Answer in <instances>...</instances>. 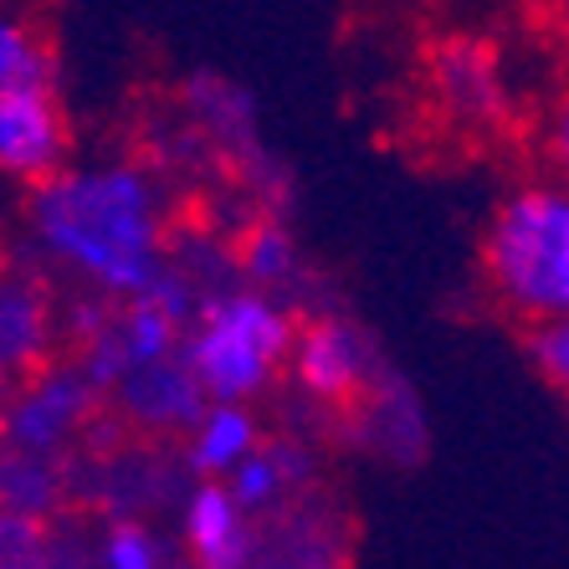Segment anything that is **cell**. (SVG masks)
<instances>
[{
  "label": "cell",
  "mask_w": 569,
  "mask_h": 569,
  "mask_svg": "<svg viewBox=\"0 0 569 569\" xmlns=\"http://www.w3.org/2000/svg\"><path fill=\"white\" fill-rule=\"evenodd\" d=\"M31 231L78 278L108 298H133L164 267L159 252V200L144 170H52L31 190Z\"/></svg>",
  "instance_id": "6da1fadb"
},
{
  "label": "cell",
  "mask_w": 569,
  "mask_h": 569,
  "mask_svg": "<svg viewBox=\"0 0 569 569\" xmlns=\"http://www.w3.org/2000/svg\"><path fill=\"white\" fill-rule=\"evenodd\" d=\"M292 349V318L267 292H211L200 298L190 329L180 333L174 355L206 390V400L247 406L262 396L278 365Z\"/></svg>",
  "instance_id": "7a4b0ae2"
},
{
  "label": "cell",
  "mask_w": 569,
  "mask_h": 569,
  "mask_svg": "<svg viewBox=\"0 0 569 569\" xmlns=\"http://www.w3.org/2000/svg\"><path fill=\"white\" fill-rule=\"evenodd\" d=\"M492 292L523 318H559L569 308V200L559 186H529L492 211L482 237Z\"/></svg>",
  "instance_id": "3957f363"
},
{
  "label": "cell",
  "mask_w": 569,
  "mask_h": 569,
  "mask_svg": "<svg viewBox=\"0 0 569 569\" xmlns=\"http://www.w3.org/2000/svg\"><path fill=\"white\" fill-rule=\"evenodd\" d=\"M186 108H190V123H196L200 139H211L216 154L252 174L257 190L267 196V206H288L292 180L278 159L262 149L257 103L247 88H237L231 78H216V72H196V78H186Z\"/></svg>",
  "instance_id": "277c9868"
},
{
  "label": "cell",
  "mask_w": 569,
  "mask_h": 569,
  "mask_svg": "<svg viewBox=\"0 0 569 569\" xmlns=\"http://www.w3.org/2000/svg\"><path fill=\"white\" fill-rule=\"evenodd\" d=\"M93 416L98 390L78 365H37L21 385V396L0 406V437H6V447L57 457Z\"/></svg>",
  "instance_id": "5b68a950"
},
{
  "label": "cell",
  "mask_w": 569,
  "mask_h": 569,
  "mask_svg": "<svg viewBox=\"0 0 569 569\" xmlns=\"http://www.w3.org/2000/svg\"><path fill=\"white\" fill-rule=\"evenodd\" d=\"M288 359L298 390L323 400V406H349L380 370V349L349 318H313L303 329H292Z\"/></svg>",
  "instance_id": "8992f818"
},
{
  "label": "cell",
  "mask_w": 569,
  "mask_h": 569,
  "mask_svg": "<svg viewBox=\"0 0 569 569\" xmlns=\"http://www.w3.org/2000/svg\"><path fill=\"white\" fill-rule=\"evenodd\" d=\"M67 119L52 82H27L0 93V174L11 180H47L62 170Z\"/></svg>",
  "instance_id": "52a82bcc"
},
{
  "label": "cell",
  "mask_w": 569,
  "mask_h": 569,
  "mask_svg": "<svg viewBox=\"0 0 569 569\" xmlns=\"http://www.w3.org/2000/svg\"><path fill=\"white\" fill-rule=\"evenodd\" d=\"M247 569H349V539L339 529V513L298 492L278 513H267V529L252 533Z\"/></svg>",
  "instance_id": "ba28073f"
},
{
  "label": "cell",
  "mask_w": 569,
  "mask_h": 569,
  "mask_svg": "<svg viewBox=\"0 0 569 569\" xmlns=\"http://www.w3.org/2000/svg\"><path fill=\"white\" fill-rule=\"evenodd\" d=\"M108 396L119 400L123 421L144 426V431H190V426L200 421V411L211 406L180 355H164V359H154V365L123 370Z\"/></svg>",
  "instance_id": "9c48e42d"
},
{
  "label": "cell",
  "mask_w": 569,
  "mask_h": 569,
  "mask_svg": "<svg viewBox=\"0 0 569 569\" xmlns=\"http://www.w3.org/2000/svg\"><path fill=\"white\" fill-rule=\"evenodd\" d=\"M313 488V451L292 437H262L231 472H226V492L241 503L247 518L278 513L298 492Z\"/></svg>",
  "instance_id": "30bf717a"
},
{
  "label": "cell",
  "mask_w": 569,
  "mask_h": 569,
  "mask_svg": "<svg viewBox=\"0 0 569 569\" xmlns=\"http://www.w3.org/2000/svg\"><path fill=\"white\" fill-rule=\"evenodd\" d=\"M355 441L370 451H390L396 462H416L426 451V416L421 400L396 370H375L355 400Z\"/></svg>",
  "instance_id": "8fae6325"
},
{
  "label": "cell",
  "mask_w": 569,
  "mask_h": 569,
  "mask_svg": "<svg viewBox=\"0 0 569 569\" xmlns=\"http://www.w3.org/2000/svg\"><path fill=\"white\" fill-rule=\"evenodd\" d=\"M252 518L226 492L221 477H206L186 498V549L196 569H247L252 565Z\"/></svg>",
  "instance_id": "7c38bea8"
},
{
  "label": "cell",
  "mask_w": 569,
  "mask_h": 569,
  "mask_svg": "<svg viewBox=\"0 0 569 569\" xmlns=\"http://www.w3.org/2000/svg\"><path fill=\"white\" fill-rule=\"evenodd\" d=\"M431 82L457 119H498L503 113V67L488 41L451 37L431 52Z\"/></svg>",
  "instance_id": "4fadbf2b"
},
{
  "label": "cell",
  "mask_w": 569,
  "mask_h": 569,
  "mask_svg": "<svg viewBox=\"0 0 569 569\" xmlns=\"http://www.w3.org/2000/svg\"><path fill=\"white\" fill-rule=\"evenodd\" d=\"M52 298L37 278L0 267V375H31L52 355Z\"/></svg>",
  "instance_id": "5bb4252c"
},
{
  "label": "cell",
  "mask_w": 569,
  "mask_h": 569,
  "mask_svg": "<svg viewBox=\"0 0 569 569\" xmlns=\"http://www.w3.org/2000/svg\"><path fill=\"white\" fill-rule=\"evenodd\" d=\"M262 441V426L247 406H231V400H211L200 421L190 426V457L186 467L196 477H226L231 467L247 457V451Z\"/></svg>",
  "instance_id": "9a60e30c"
},
{
  "label": "cell",
  "mask_w": 569,
  "mask_h": 569,
  "mask_svg": "<svg viewBox=\"0 0 569 569\" xmlns=\"http://www.w3.org/2000/svg\"><path fill=\"white\" fill-rule=\"evenodd\" d=\"M67 498V477L52 457L0 447V508L27 518H52Z\"/></svg>",
  "instance_id": "2e32d148"
},
{
  "label": "cell",
  "mask_w": 569,
  "mask_h": 569,
  "mask_svg": "<svg viewBox=\"0 0 569 569\" xmlns=\"http://www.w3.org/2000/svg\"><path fill=\"white\" fill-rule=\"evenodd\" d=\"M113 329H119L123 365L133 370V365H154V359L174 355L186 323L144 288V292H133V298H123V308H113Z\"/></svg>",
  "instance_id": "e0dca14e"
},
{
  "label": "cell",
  "mask_w": 569,
  "mask_h": 569,
  "mask_svg": "<svg viewBox=\"0 0 569 569\" xmlns=\"http://www.w3.org/2000/svg\"><path fill=\"white\" fill-rule=\"evenodd\" d=\"M231 262H237V272L252 282V288H282V282H292V272H298V247H292L288 226H282L278 216H262V221H252L241 231Z\"/></svg>",
  "instance_id": "ac0fdd59"
},
{
  "label": "cell",
  "mask_w": 569,
  "mask_h": 569,
  "mask_svg": "<svg viewBox=\"0 0 569 569\" xmlns=\"http://www.w3.org/2000/svg\"><path fill=\"white\" fill-rule=\"evenodd\" d=\"M27 82H52V52L16 21H0V93L27 88Z\"/></svg>",
  "instance_id": "d6986e66"
},
{
  "label": "cell",
  "mask_w": 569,
  "mask_h": 569,
  "mask_svg": "<svg viewBox=\"0 0 569 569\" xmlns=\"http://www.w3.org/2000/svg\"><path fill=\"white\" fill-rule=\"evenodd\" d=\"M523 355H529L533 375H539L543 385L565 390V385H569V329H565V313H559V318H529Z\"/></svg>",
  "instance_id": "ffe728a7"
},
{
  "label": "cell",
  "mask_w": 569,
  "mask_h": 569,
  "mask_svg": "<svg viewBox=\"0 0 569 569\" xmlns=\"http://www.w3.org/2000/svg\"><path fill=\"white\" fill-rule=\"evenodd\" d=\"M0 569H47V523L0 508Z\"/></svg>",
  "instance_id": "44dd1931"
},
{
  "label": "cell",
  "mask_w": 569,
  "mask_h": 569,
  "mask_svg": "<svg viewBox=\"0 0 569 569\" xmlns=\"http://www.w3.org/2000/svg\"><path fill=\"white\" fill-rule=\"evenodd\" d=\"M164 559L170 555L159 549V539L133 518H119L103 539V569H159Z\"/></svg>",
  "instance_id": "7402d4cb"
},
{
  "label": "cell",
  "mask_w": 569,
  "mask_h": 569,
  "mask_svg": "<svg viewBox=\"0 0 569 569\" xmlns=\"http://www.w3.org/2000/svg\"><path fill=\"white\" fill-rule=\"evenodd\" d=\"M0 406H6V375H0Z\"/></svg>",
  "instance_id": "603a6c76"
},
{
  "label": "cell",
  "mask_w": 569,
  "mask_h": 569,
  "mask_svg": "<svg viewBox=\"0 0 569 569\" xmlns=\"http://www.w3.org/2000/svg\"><path fill=\"white\" fill-rule=\"evenodd\" d=\"M159 569H174V565H170V559H164V565H159Z\"/></svg>",
  "instance_id": "cb8c5ba5"
}]
</instances>
